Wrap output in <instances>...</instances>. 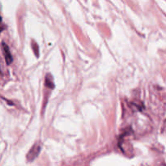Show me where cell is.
Wrapping results in <instances>:
<instances>
[{
    "instance_id": "3957f363",
    "label": "cell",
    "mask_w": 166,
    "mask_h": 166,
    "mask_svg": "<svg viewBox=\"0 0 166 166\" xmlns=\"http://www.w3.org/2000/svg\"><path fill=\"white\" fill-rule=\"evenodd\" d=\"M46 86L48 87L49 89H54V79H53V76L50 75V74H47L46 77Z\"/></svg>"
},
{
    "instance_id": "7a4b0ae2",
    "label": "cell",
    "mask_w": 166,
    "mask_h": 166,
    "mask_svg": "<svg viewBox=\"0 0 166 166\" xmlns=\"http://www.w3.org/2000/svg\"><path fill=\"white\" fill-rule=\"evenodd\" d=\"M2 50H3V54L4 55V58H5L7 64L10 65L13 61V58H12V55L11 54L10 49H9L8 45L4 42H2Z\"/></svg>"
},
{
    "instance_id": "6da1fadb",
    "label": "cell",
    "mask_w": 166,
    "mask_h": 166,
    "mask_svg": "<svg viewBox=\"0 0 166 166\" xmlns=\"http://www.w3.org/2000/svg\"><path fill=\"white\" fill-rule=\"evenodd\" d=\"M41 152V145L40 143H35L31 148V150L29 152L27 155V160L29 161H32L33 160L38 157V155H39V153Z\"/></svg>"
}]
</instances>
